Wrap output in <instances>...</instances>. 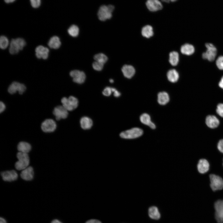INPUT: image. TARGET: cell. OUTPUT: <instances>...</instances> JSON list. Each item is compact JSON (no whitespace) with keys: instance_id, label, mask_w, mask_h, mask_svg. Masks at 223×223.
Masks as SVG:
<instances>
[{"instance_id":"cell-1","label":"cell","mask_w":223,"mask_h":223,"mask_svg":"<svg viewBox=\"0 0 223 223\" xmlns=\"http://www.w3.org/2000/svg\"><path fill=\"white\" fill-rule=\"evenodd\" d=\"M210 186L214 192L223 189V178L219 175L213 174H209Z\"/></svg>"},{"instance_id":"cell-2","label":"cell","mask_w":223,"mask_h":223,"mask_svg":"<svg viewBox=\"0 0 223 223\" xmlns=\"http://www.w3.org/2000/svg\"><path fill=\"white\" fill-rule=\"evenodd\" d=\"M16 157L18 161L15 163V167L17 170H22L28 166L29 158L27 153L19 152Z\"/></svg>"},{"instance_id":"cell-3","label":"cell","mask_w":223,"mask_h":223,"mask_svg":"<svg viewBox=\"0 0 223 223\" xmlns=\"http://www.w3.org/2000/svg\"><path fill=\"white\" fill-rule=\"evenodd\" d=\"M26 44V42L22 38L12 39L10 44L9 52L11 54H16L23 49Z\"/></svg>"},{"instance_id":"cell-4","label":"cell","mask_w":223,"mask_h":223,"mask_svg":"<svg viewBox=\"0 0 223 223\" xmlns=\"http://www.w3.org/2000/svg\"><path fill=\"white\" fill-rule=\"evenodd\" d=\"M114 9V6L111 5L101 6L98 13V16L99 20L104 21L110 19L112 17V13Z\"/></svg>"},{"instance_id":"cell-5","label":"cell","mask_w":223,"mask_h":223,"mask_svg":"<svg viewBox=\"0 0 223 223\" xmlns=\"http://www.w3.org/2000/svg\"><path fill=\"white\" fill-rule=\"evenodd\" d=\"M143 133V131L142 129L135 127L121 132L120 136L123 138L132 139L140 137Z\"/></svg>"},{"instance_id":"cell-6","label":"cell","mask_w":223,"mask_h":223,"mask_svg":"<svg viewBox=\"0 0 223 223\" xmlns=\"http://www.w3.org/2000/svg\"><path fill=\"white\" fill-rule=\"evenodd\" d=\"M62 105L68 111H72L78 106L79 101L77 98L71 96L68 98L63 97L61 99Z\"/></svg>"},{"instance_id":"cell-7","label":"cell","mask_w":223,"mask_h":223,"mask_svg":"<svg viewBox=\"0 0 223 223\" xmlns=\"http://www.w3.org/2000/svg\"><path fill=\"white\" fill-rule=\"evenodd\" d=\"M205 46L207 50L205 52L203 53V58L204 59H207L210 61H214L217 53V49L216 47L210 43H206Z\"/></svg>"},{"instance_id":"cell-8","label":"cell","mask_w":223,"mask_h":223,"mask_svg":"<svg viewBox=\"0 0 223 223\" xmlns=\"http://www.w3.org/2000/svg\"><path fill=\"white\" fill-rule=\"evenodd\" d=\"M215 217L218 223H223V199H219L214 203Z\"/></svg>"},{"instance_id":"cell-9","label":"cell","mask_w":223,"mask_h":223,"mask_svg":"<svg viewBox=\"0 0 223 223\" xmlns=\"http://www.w3.org/2000/svg\"><path fill=\"white\" fill-rule=\"evenodd\" d=\"M57 127L55 122L53 119L45 120L41 124V128L45 133H51L55 131Z\"/></svg>"},{"instance_id":"cell-10","label":"cell","mask_w":223,"mask_h":223,"mask_svg":"<svg viewBox=\"0 0 223 223\" xmlns=\"http://www.w3.org/2000/svg\"><path fill=\"white\" fill-rule=\"evenodd\" d=\"M26 87L23 84L16 81L12 82L9 86L8 91V92L13 94L18 92L20 94H22L25 91Z\"/></svg>"},{"instance_id":"cell-11","label":"cell","mask_w":223,"mask_h":223,"mask_svg":"<svg viewBox=\"0 0 223 223\" xmlns=\"http://www.w3.org/2000/svg\"><path fill=\"white\" fill-rule=\"evenodd\" d=\"M68 112L62 105H59L54 108L53 113L55 116L56 119L59 120L61 119L67 118L68 114Z\"/></svg>"},{"instance_id":"cell-12","label":"cell","mask_w":223,"mask_h":223,"mask_svg":"<svg viewBox=\"0 0 223 223\" xmlns=\"http://www.w3.org/2000/svg\"><path fill=\"white\" fill-rule=\"evenodd\" d=\"M210 168V163L206 159L201 158L198 161L197 164V169L198 172L200 174H204L207 173L209 171Z\"/></svg>"},{"instance_id":"cell-13","label":"cell","mask_w":223,"mask_h":223,"mask_svg":"<svg viewBox=\"0 0 223 223\" xmlns=\"http://www.w3.org/2000/svg\"><path fill=\"white\" fill-rule=\"evenodd\" d=\"M70 76L72 78L73 81L79 84L84 82L86 76L84 72L78 70H73L70 73Z\"/></svg>"},{"instance_id":"cell-14","label":"cell","mask_w":223,"mask_h":223,"mask_svg":"<svg viewBox=\"0 0 223 223\" xmlns=\"http://www.w3.org/2000/svg\"><path fill=\"white\" fill-rule=\"evenodd\" d=\"M146 6L151 11L155 12L161 10L163 5L159 0H147Z\"/></svg>"},{"instance_id":"cell-15","label":"cell","mask_w":223,"mask_h":223,"mask_svg":"<svg viewBox=\"0 0 223 223\" xmlns=\"http://www.w3.org/2000/svg\"><path fill=\"white\" fill-rule=\"evenodd\" d=\"M1 175L4 181L9 182L16 180L18 177L17 173L14 170L2 172Z\"/></svg>"},{"instance_id":"cell-16","label":"cell","mask_w":223,"mask_h":223,"mask_svg":"<svg viewBox=\"0 0 223 223\" xmlns=\"http://www.w3.org/2000/svg\"><path fill=\"white\" fill-rule=\"evenodd\" d=\"M35 51L36 56L38 59H46L48 57L49 50L47 47L40 45L36 48Z\"/></svg>"},{"instance_id":"cell-17","label":"cell","mask_w":223,"mask_h":223,"mask_svg":"<svg viewBox=\"0 0 223 223\" xmlns=\"http://www.w3.org/2000/svg\"><path fill=\"white\" fill-rule=\"evenodd\" d=\"M33 168L31 166H28L22 170L20 174L21 177L23 179L27 181L31 180L33 178Z\"/></svg>"},{"instance_id":"cell-18","label":"cell","mask_w":223,"mask_h":223,"mask_svg":"<svg viewBox=\"0 0 223 223\" xmlns=\"http://www.w3.org/2000/svg\"><path fill=\"white\" fill-rule=\"evenodd\" d=\"M205 122L208 127L212 129L217 127L220 123L218 119L214 115H208L207 116Z\"/></svg>"},{"instance_id":"cell-19","label":"cell","mask_w":223,"mask_h":223,"mask_svg":"<svg viewBox=\"0 0 223 223\" xmlns=\"http://www.w3.org/2000/svg\"><path fill=\"white\" fill-rule=\"evenodd\" d=\"M80 124L81 128L84 130L90 129L93 125L92 120L90 117L84 116L82 117L80 120Z\"/></svg>"},{"instance_id":"cell-20","label":"cell","mask_w":223,"mask_h":223,"mask_svg":"<svg viewBox=\"0 0 223 223\" xmlns=\"http://www.w3.org/2000/svg\"><path fill=\"white\" fill-rule=\"evenodd\" d=\"M140 120L141 123L149 126L152 129L155 128V125L151 121L150 116L149 114L146 113L142 114L140 116Z\"/></svg>"},{"instance_id":"cell-21","label":"cell","mask_w":223,"mask_h":223,"mask_svg":"<svg viewBox=\"0 0 223 223\" xmlns=\"http://www.w3.org/2000/svg\"><path fill=\"white\" fill-rule=\"evenodd\" d=\"M122 71L124 76L128 78H131L135 72L134 68L131 65H124L122 68Z\"/></svg>"},{"instance_id":"cell-22","label":"cell","mask_w":223,"mask_h":223,"mask_svg":"<svg viewBox=\"0 0 223 223\" xmlns=\"http://www.w3.org/2000/svg\"><path fill=\"white\" fill-rule=\"evenodd\" d=\"M169 97L168 94L165 92L159 93L157 96V101L161 105H164L169 101Z\"/></svg>"},{"instance_id":"cell-23","label":"cell","mask_w":223,"mask_h":223,"mask_svg":"<svg viewBox=\"0 0 223 223\" xmlns=\"http://www.w3.org/2000/svg\"><path fill=\"white\" fill-rule=\"evenodd\" d=\"M48 45L50 48L56 49L59 48L61 43L60 39L58 37L54 36L50 39Z\"/></svg>"},{"instance_id":"cell-24","label":"cell","mask_w":223,"mask_h":223,"mask_svg":"<svg viewBox=\"0 0 223 223\" xmlns=\"http://www.w3.org/2000/svg\"><path fill=\"white\" fill-rule=\"evenodd\" d=\"M17 148L19 152L28 153L30 151L31 146L27 142H20L18 144Z\"/></svg>"},{"instance_id":"cell-25","label":"cell","mask_w":223,"mask_h":223,"mask_svg":"<svg viewBox=\"0 0 223 223\" xmlns=\"http://www.w3.org/2000/svg\"><path fill=\"white\" fill-rule=\"evenodd\" d=\"M149 217L153 219L158 220L160 217V215L157 208L155 206H152L148 210Z\"/></svg>"},{"instance_id":"cell-26","label":"cell","mask_w":223,"mask_h":223,"mask_svg":"<svg viewBox=\"0 0 223 223\" xmlns=\"http://www.w3.org/2000/svg\"><path fill=\"white\" fill-rule=\"evenodd\" d=\"M181 51L182 53L187 55L192 54L195 51L194 47L191 45L186 44L181 47Z\"/></svg>"},{"instance_id":"cell-27","label":"cell","mask_w":223,"mask_h":223,"mask_svg":"<svg viewBox=\"0 0 223 223\" xmlns=\"http://www.w3.org/2000/svg\"><path fill=\"white\" fill-rule=\"evenodd\" d=\"M168 80L171 82L174 83L177 82L179 79V74L175 69H172L169 70L167 73Z\"/></svg>"},{"instance_id":"cell-28","label":"cell","mask_w":223,"mask_h":223,"mask_svg":"<svg viewBox=\"0 0 223 223\" xmlns=\"http://www.w3.org/2000/svg\"><path fill=\"white\" fill-rule=\"evenodd\" d=\"M142 36L146 38H149L153 34V28L150 25H146L142 28Z\"/></svg>"},{"instance_id":"cell-29","label":"cell","mask_w":223,"mask_h":223,"mask_svg":"<svg viewBox=\"0 0 223 223\" xmlns=\"http://www.w3.org/2000/svg\"><path fill=\"white\" fill-rule=\"evenodd\" d=\"M179 61V55L176 51L171 52L169 54V62L173 66L176 65Z\"/></svg>"},{"instance_id":"cell-30","label":"cell","mask_w":223,"mask_h":223,"mask_svg":"<svg viewBox=\"0 0 223 223\" xmlns=\"http://www.w3.org/2000/svg\"><path fill=\"white\" fill-rule=\"evenodd\" d=\"M68 32L70 36L75 37H77L79 34V29L76 25H72L69 28Z\"/></svg>"},{"instance_id":"cell-31","label":"cell","mask_w":223,"mask_h":223,"mask_svg":"<svg viewBox=\"0 0 223 223\" xmlns=\"http://www.w3.org/2000/svg\"><path fill=\"white\" fill-rule=\"evenodd\" d=\"M95 61L104 64L107 60V57L105 54L100 53L95 55L94 57Z\"/></svg>"},{"instance_id":"cell-32","label":"cell","mask_w":223,"mask_h":223,"mask_svg":"<svg viewBox=\"0 0 223 223\" xmlns=\"http://www.w3.org/2000/svg\"><path fill=\"white\" fill-rule=\"evenodd\" d=\"M8 38L4 36H2L0 38V47L2 49H6L9 45Z\"/></svg>"},{"instance_id":"cell-33","label":"cell","mask_w":223,"mask_h":223,"mask_svg":"<svg viewBox=\"0 0 223 223\" xmlns=\"http://www.w3.org/2000/svg\"><path fill=\"white\" fill-rule=\"evenodd\" d=\"M104 64L99 62L95 61L93 63L92 66L95 70L100 71L103 69Z\"/></svg>"},{"instance_id":"cell-34","label":"cell","mask_w":223,"mask_h":223,"mask_svg":"<svg viewBox=\"0 0 223 223\" xmlns=\"http://www.w3.org/2000/svg\"><path fill=\"white\" fill-rule=\"evenodd\" d=\"M216 64L219 69L223 70V56H220L217 58Z\"/></svg>"},{"instance_id":"cell-35","label":"cell","mask_w":223,"mask_h":223,"mask_svg":"<svg viewBox=\"0 0 223 223\" xmlns=\"http://www.w3.org/2000/svg\"><path fill=\"white\" fill-rule=\"evenodd\" d=\"M216 112L220 116L223 117V103H219L217 105Z\"/></svg>"},{"instance_id":"cell-36","label":"cell","mask_w":223,"mask_h":223,"mask_svg":"<svg viewBox=\"0 0 223 223\" xmlns=\"http://www.w3.org/2000/svg\"><path fill=\"white\" fill-rule=\"evenodd\" d=\"M112 93V88L109 87H105L102 92L103 94L106 96H110Z\"/></svg>"},{"instance_id":"cell-37","label":"cell","mask_w":223,"mask_h":223,"mask_svg":"<svg viewBox=\"0 0 223 223\" xmlns=\"http://www.w3.org/2000/svg\"><path fill=\"white\" fill-rule=\"evenodd\" d=\"M31 6L34 8L38 7L41 4V0H30Z\"/></svg>"},{"instance_id":"cell-38","label":"cell","mask_w":223,"mask_h":223,"mask_svg":"<svg viewBox=\"0 0 223 223\" xmlns=\"http://www.w3.org/2000/svg\"><path fill=\"white\" fill-rule=\"evenodd\" d=\"M217 148L220 152L223 154V139L219 140L217 145Z\"/></svg>"},{"instance_id":"cell-39","label":"cell","mask_w":223,"mask_h":223,"mask_svg":"<svg viewBox=\"0 0 223 223\" xmlns=\"http://www.w3.org/2000/svg\"><path fill=\"white\" fill-rule=\"evenodd\" d=\"M112 93H113L114 96L116 97H118L120 95V93L116 89L114 88H112Z\"/></svg>"},{"instance_id":"cell-40","label":"cell","mask_w":223,"mask_h":223,"mask_svg":"<svg viewBox=\"0 0 223 223\" xmlns=\"http://www.w3.org/2000/svg\"><path fill=\"white\" fill-rule=\"evenodd\" d=\"M6 106L4 103L2 102L1 101L0 103V112L2 113L5 110Z\"/></svg>"},{"instance_id":"cell-41","label":"cell","mask_w":223,"mask_h":223,"mask_svg":"<svg viewBox=\"0 0 223 223\" xmlns=\"http://www.w3.org/2000/svg\"><path fill=\"white\" fill-rule=\"evenodd\" d=\"M85 223H102L99 220L96 219H91L87 221Z\"/></svg>"},{"instance_id":"cell-42","label":"cell","mask_w":223,"mask_h":223,"mask_svg":"<svg viewBox=\"0 0 223 223\" xmlns=\"http://www.w3.org/2000/svg\"><path fill=\"white\" fill-rule=\"evenodd\" d=\"M218 85L220 88L223 89V76L222 77L221 81H220Z\"/></svg>"},{"instance_id":"cell-43","label":"cell","mask_w":223,"mask_h":223,"mask_svg":"<svg viewBox=\"0 0 223 223\" xmlns=\"http://www.w3.org/2000/svg\"><path fill=\"white\" fill-rule=\"evenodd\" d=\"M163 2H165L168 3L170 2H174L177 1V0H161Z\"/></svg>"},{"instance_id":"cell-44","label":"cell","mask_w":223,"mask_h":223,"mask_svg":"<svg viewBox=\"0 0 223 223\" xmlns=\"http://www.w3.org/2000/svg\"><path fill=\"white\" fill-rule=\"evenodd\" d=\"M0 223H7L6 220L3 218H0Z\"/></svg>"},{"instance_id":"cell-45","label":"cell","mask_w":223,"mask_h":223,"mask_svg":"<svg viewBox=\"0 0 223 223\" xmlns=\"http://www.w3.org/2000/svg\"><path fill=\"white\" fill-rule=\"evenodd\" d=\"M51 223H62L60 221L57 220L55 219L53 220Z\"/></svg>"},{"instance_id":"cell-46","label":"cell","mask_w":223,"mask_h":223,"mask_svg":"<svg viewBox=\"0 0 223 223\" xmlns=\"http://www.w3.org/2000/svg\"><path fill=\"white\" fill-rule=\"evenodd\" d=\"M4 1L6 3H8L14 2L15 0H4Z\"/></svg>"},{"instance_id":"cell-47","label":"cell","mask_w":223,"mask_h":223,"mask_svg":"<svg viewBox=\"0 0 223 223\" xmlns=\"http://www.w3.org/2000/svg\"><path fill=\"white\" fill-rule=\"evenodd\" d=\"M109 81L111 83H112L114 82V80L112 79H110L109 80Z\"/></svg>"},{"instance_id":"cell-48","label":"cell","mask_w":223,"mask_h":223,"mask_svg":"<svg viewBox=\"0 0 223 223\" xmlns=\"http://www.w3.org/2000/svg\"><path fill=\"white\" fill-rule=\"evenodd\" d=\"M222 165L223 166V160H222Z\"/></svg>"}]
</instances>
